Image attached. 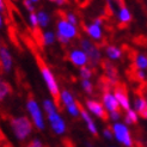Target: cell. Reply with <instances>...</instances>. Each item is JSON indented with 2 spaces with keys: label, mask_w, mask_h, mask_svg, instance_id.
Segmentation results:
<instances>
[{
  "label": "cell",
  "mask_w": 147,
  "mask_h": 147,
  "mask_svg": "<svg viewBox=\"0 0 147 147\" xmlns=\"http://www.w3.org/2000/svg\"><path fill=\"white\" fill-rule=\"evenodd\" d=\"M0 63L6 73H9L12 68V56L10 54L9 49L6 47L0 48Z\"/></svg>",
  "instance_id": "2e32d148"
},
{
  "label": "cell",
  "mask_w": 147,
  "mask_h": 147,
  "mask_svg": "<svg viewBox=\"0 0 147 147\" xmlns=\"http://www.w3.org/2000/svg\"><path fill=\"white\" fill-rule=\"evenodd\" d=\"M11 92H12V87L10 86V84H7L6 82L0 79V102L4 100L5 97Z\"/></svg>",
  "instance_id": "ffe728a7"
},
{
  "label": "cell",
  "mask_w": 147,
  "mask_h": 147,
  "mask_svg": "<svg viewBox=\"0 0 147 147\" xmlns=\"http://www.w3.org/2000/svg\"><path fill=\"white\" fill-rule=\"evenodd\" d=\"M56 34L62 35L63 37H66L67 40H72V38H76V37H79L80 36L76 25L69 23L66 18H59L57 19V32Z\"/></svg>",
  "instance_id": "277c9868"
},
{
  "label": "cell",
  "mask_w": 147,
  "mask_h": 147,
  "mask_svg": "<svg viewBox=\"0 0 147 147\" xmlns=\"http://www.w3.org/2000/svg\"><path fill=\"white\" fill-rule=\"evenodd\" d=\"M31 1H34V3H36V1H38V0H31Z\"/></svg>",
  "instance_id": "8d00e7d4"
},
{
  "label": "cell",
  "mask_w": 147,
  "mask_h": 147,
  "mask_svg": "<svg viewBox=\"0 0 147 147\" xmlns=\"http://www.w3.org/2000/svg\"><path fill=\"white\" fill-rule=\"evenodd\" d=\"M77 104H78V108H79L80 115H82L83 120H84V121L86 122V124H87V129H89V130L91 131V134H92L93 136H98V131H97L96 126H94V122H93V120L90 117V115L87 114L86 109L82 105V103H80V102H77Z\"/></svg>",
  "instance_id": "5bb4252c"
},
{
  "label": "cell",
  "mask_w": 147,
  "mask_h": 147,
  "mask_svg": "<svg viewBox=\"0 0 147 147\" xmlns=\"http://www.w3.org/2000/svg\"><path fill=\"white\" fill-rule=\"evenodd\" d=\"M48 120L51 124V128H53V130L56 134L61 135L66 131V124H65L63 120L60 117V115H59L56 111L48 114Z\"/></svg>",
  "instance_id": "9c48e42d"
},
{
  "label": "cell",
  "mask_w": 147,
  "mask_h": 147,
  "mask_svg": "<svg viewBox=\"0 0 147 147\" xmlns=\"http://www.w3.org/2000/svg\"><path fill=\"white\" fill-rule=\"evenodd\" d=\"M61 102L63 103V104L67 107V105H69V104H72V103H74L76 100H74V98H73V96L72 94L66 90V89H63L62 91H61Z\"/></svg>",
  "instance_id": "7402d4cb"
},
{
  "label": "cell",
  "mask_w": 147,
  "mask_h": 147,
  "mask_svg": "<svg viewBox=\"0 0 147 147\" xmlns=\"http://www.w3.org/2000/svg\"><path fill=\"white\" fill-rule=\"evenodd\" d=\"M124 122L127 124H136L138 123V113L131 109H128L127 115L124 117Z\"/></svg>",
  "instance_id": "44dd1931"
},
{
  "label": "cell",
  "mask_w": 147,
  "mask_h": 147,
  "mask_svg": "<svg viewBox=\"0 0 147 147\" xmlns=\"http://www.w3.org/2000/svg\"><path fill=\"white\" fill-rule=\"evenodd\" d=\"M11 126L13 129V133L19 141H24L29 136V134L32 131V126L30 120L25 116L16 117L11 120Z\"/></svg>",
  "instance_id": "7a4b0ae2"
},
{
  "label": "cell",
  "mask_w": 147,
  "mask_h": 147,
  "mask_svg": "<svg viewBox=\"0 0 147 147\" xmlns=\"http://www.w3.org/2000/svg\"><path fill=\"white\" fill-rule=\"evenodd\" d=\"M29 47H30V50L32 51V54L36 59V62H37V66L38 68L41 71V74L43 77V79H45V82L47 84V87L48 90L51 94V97H53V100L55 103V105L60 109V105H61V93H60V90H59V86H57V83L56 80L54 78V74L51 73L50 68L48 67V65L46 63V61L43 60V57L40 55V53L37 51V49L35 48V46L32 45H29Z\"/></svg>",
  "instance_id": "6da1fadb"
},
{
  "label": "cell",
  "mask_w": 147,
  "mask_h": 147,
  "mask_svg": "<svg viewBox=\"0 0 147 147\" xmlns=\"http://www.w3.org/2000/svg\"><path fill=\"white\" fill-rule=\"evenodd\" d=\"M43 108H45L46 113H47V115H48V114H50V113L56 111V108H57V107L55 105L54 102H51V100H49V99H46V100H43Z\"/></svg>",
  "instance_id": "cb8c5ba5"
},
{
  "label": "cell",
  "mask_w": 147,
  "mask_h": 147,
  "mask_svg": "<svg viewBox=\"0 0 147 147\" xmlns=\"http://www.w3.org/2000/svg\"><path fill=\"white\" fill-rule=\"evenodd\" d=\"M37 17H38V23H40V26L42 28H46L48 26L49 24V16L45 12V11H40L38 14H37Z\"/></svg>",
  "instance_id": "603a6c76"
},
{
  "label": "cell",
  "mask_w": 147,
  "mask_h": 147,
  "mask_svg": "<svg viewBox=\"0 0 147 147\" xmlns=\"http://www.w3.org/2000/svg\"><path fill=\"white\" fill-rule=\"evenodd\" d=\"M49 1L57 3V4H67V3H69V0H49Z\"/></svg>",
  "instance_id": "e575fe53"
},
{
  "label": "cell",
  "mask_w": 147,
  "mask_h": 147,
  "mask_svg": "<svg viewBox=\"0 0 147 147\" xmlns=\"http://www.w3.org/2000/svg\"><path fill=\"white\" fill-rule=\"evenodd\" d=\"M104 136L108 139V140H111L113 139V135H114V131H113V128H108V129H104Z\"/></svg>",
  "instance_id": "4dcf8cb0"
},
{
  "label": "cell",
  "mask_w": 147,
  "mask_h": 147,
  "mask_svg": "<svg viewBox=\"0 0 147 147\" xmlns=\"http://www.w3.org/2000/svg\"><path fill=\"white\" fill-rule=\"evenodd\" d=\"M134 67L138 68V69H146L147 68V57L144 56V55H140V54H135L134 55Z\"/></svg>",
  "instance_id": "d6986e66"
},
{
  "label": "cell",
  "mask_w": 147,
  "mask_h": 147,
  "mask_svg": "<svg viewBox=\"0 0 147 147\" xmlns=\"http://www.w3.org/2000/svg\"><path fill=\"white\" fill-rule=\"evenodd\" d=\"M85 31L89 34L93 40H96L97 42L102 41L103 35H102L100 25H98V24H96V23H93V24H91V25H89V26H85Z\"/></svg>",
  "instance_id": "e0dca14e"
},
{
  "label": "cell",
  "mask_w": 147,
  "mask_h": 147,
  "mask_svg": "<svg viewBox=\"0 0 147 147\" xmlns=\"http://www.w3.org/2000/svg\"><path fill=\"white\" fill-rule=\"evenodd\" d=\"M105 53L107 55L113 59V60H117V59H121L122 56V51L120 48H117L115 46H107L105 47Z\"/></svg>",
  "instance_id": "ac0fdd59"
},
{
  "label": "cell",
  "mask_w": 147,
  "mask_h": 147,
  "mask_svg": "<svg viewBox=\"0 0 147 147\" xmlns=\"http://www.w3.org/2000/svg\"><path fill=\"white\" fill-rule=\"evenodd\" d=\"M82 85H83V87H84V90L89 93V94H91L92 92H93V86H92V84H91V82L89 79H83V82H82Z\"/></svg>",
  "instance_id": "83f0119b"
},
{
  "label": "cell",
  "mask_w": 147,
  "mask_h": 147,
  "mask_svg": "<svg viewBox=\"0 0 147 147\" xmlns=\"http://www.w3.org/2000/svg\"><path fill=\"white\" fill-rule=\"evenodd\" d=\"M138 97L135 98L134 102V107H135V111L138 113L139 116H141L142 119L147 120V100L145 98L144 94L140 92H138Z\"/></svg>",
  "instance_id": "9a60e30c"
},
{
  "label": "cell",
  "mask_w": 147,
  "mask_h": 147,
  "mask_svg": "<svg viewBox=\"0 0 147 147\" xmlns=\"http://www.w3.org/2000/svg\"><path fill=\"white\" fill-rule=\"evenodd\" d=\"M111 128H113L114 135H115L117 141L123 144L124 146H127V147L133 146V140H131V138H130L129 130H128V128L126 126H124V124H122V123H115Z\"/></svg>",
  "instance_id": "5b68a950"
},
{
  "label": "cell",
  "mask_w": 147,
  "mask_h": 147,
  "mask_svg": "<svg viewBox=\"0 0 147 147\" xmlns=\"http://www.w3.org/2000/svg\"><path fill=\"white\" fill-rule=\"evenodd\" d=\"M114 94L116 99L119 100L120 105L122 109H124L127 111L128 109H130L129 105V100H128V93H127V87L123 83H119L117 82L114 85Z\"/></svg>",
  "instance_id": "52a82bcc"
},
{
  "label": "cell",
  "mask_w": 147,
  "mask_h": 147,
  "mask_svg": "<svg viewBox=\"0 0 147 147\" xmlns=\"http://www.w3.org/2000/svg\"><path fill=\"white\" fill-rule=\"evenodd\" d=\"M86 107H87V109H89L92 114H94L97 117H99L102 121L108 122V120H109L108 111H105L104 105L100 104L99 102L92 100V99H87L86 100Z\"/></svg>",
  "instance_id": "ba28073f"
},
{
  "label": "cell",
  "mask_w": 147,
  "mask_h": 147,
  "mask_svg": "<svg viewBox=\"0 0 147 147\" xmlns=\"http://www.w3.org/2000/svg\"><path fill=\"white\" fill-rule=\"evenodd\" d=\"M119 20H120V28H126L131 22V14L127 6L124 5V0H120V9H119Z\"/></svg>",
  "instance_id": "4fadbf2b"
},
{
  "label": "cell",
  "mask_w": 147,
  "mask_h": 147,
  "mask_svg": "<svg viewBox=\"0 0 147 147\" xmlns=\"http://www.w3.org/2000/svg\"><path fill=\"white\" fill-rule=\"evenodd\" d=\"M26 107H28V110L29 113L31 115V119L34 121V124L37 127L38 130H43L45 129V121H43V116H42V113L36 103L32 93H29V97H28V103H26Z\"/></svg>",
  "instance_id": "3957f363"
},
{
  "label": "cell",
  "mask_w": 147,
  "mask_h": 147,
  "mask_svg": "<svg viewBox=\"0 0 147 147\" xmlns=\"http://www.w3.org/2000/svg\"><path fill=\"white\" fill-rule=\"evenodd\" d=\"M121 117V113L120 111H111L110 113V119L114 120V121H117Z\"/></svg>",
  "instance_id": "1f68e13d"
},
{
  "label": "cell",
  "mask_w": 147,
  "mask_h": 147,
  "mask_svg": "<svg viewBox=\"0 0 147 147\" xmlns=\"http://www.w3.org/2000/svg\"><path fill=\"white\" fill-rule=\"evenodd\" d=\"M100 66H102V68L104 69L108 79L113 83V85H115L117 82H119V73H117V68L111 62H109L108 60H100Z\"/></svg>",
  "instance_id": "7c38bea8"
},
{
  "label": "cell",
  "mask_w": 147,
  "mask_h": 147,
  "mask_svg": "<svg viewBox=\"0 0 147 147\" xmlns=\"http://www.w3.org/2000/svg\"><path fill=\"white\" fill-rule=\"evenodd\" d=\"M103 105L109 113L111 111H120V103L116 99L115 94H111L110 91L103 92Z\"/></svg>",
  "instance_id": "30bf717a"
},
{
  "label": "cell",
  "mask_w": 147,
  "mask_h": 147,
  "mask_svg": "<svg viewBox=\"0 0 147 147\" xmlns=\"http://www.w3.org/2000/svg\"><path fill=\"white\" fill-rule=\"evenodd\" d=\"M23 5L25 6V9L28 10V11H30V12H34V6H32V4H31V0H23Z\"/></svg>",
  "instance_id": "f546056e"
},
{
  "label": "cell",
  "mask_w": 147,
  "mask_h": 147,
  "mask_svg": "<svg viewBox=\"0 0 147 147\" xmlns=\"http://www.w3.org/2000/svg\"><path fill=\"white\" fill-rule=\"evenodd\" d=\"M30 23H31L32 29L38 28V26H40V23H38V17H37V14L34 13V12H31V13H30Z\"/></svg>",
  "instance_id": "f1b7e54d"
},
{
  "label": "cell",
  "mask_w": 147,
  "mask_h": 147,
  "mask_svg": "<svg viewBox=\"0 0 147 147\" xmlns=\"http://www.w3.org/2000/svg\"><path fill=\"white\" fill-rule=\"evenodd\" d=\"M43 41H45V46H50L53 45L54 41H55V35L53 32H45L43 34Z\"/></svg>",
  "instance_id": "d4e9b609"
},
{
  "label": "cell",
  "mask_w": 147,
  "mask_h": 147,
  "mask_svg": "<svg viewBox=\"0 0 147 147\" xmlns=\"http://www.w3.org/2000/svg\"><path fill=\"white\" fill-rule=\"evenodd\" d=\"M80 46H82V49H84L85 53L89 55V60L91 61V63L94 66L98 62H100V54L98 48L93 45L92 42H90L89 40L83 38L80 41Z\"/></svg>",
  "instance_id": "8992f818"
},
{
  "label": "cell",
  "mask_w": 147,
  "mask_h": 147,
  "mask_svg": "<svg viewBox=\"0 0 147 147\" xmlns=\"http://www.w3.org/2000/svg\"><path fill=\"white\" fill-rule=\"evenodd\" d=\"M67 110H68V113H69L73 117H77V116H79V114H80L77 102H74V103H72V104L67 105Z\"/></svg>",
  "instance_id": "4316f807"
},
{
  "label": "cell",
  "mask_w": 147,
  "mask_h": 147,
  "mask_svg": "<svg viewBox=\"0 0 147 147\" xmlns=\"http://www.w3.org/2000/svg\"><path fill=\"white\" fill-rule=\"evenodd\" d=\"M0 12H1L3 14H6L7 13V7H6L5 0H0Z\"/></svg>",
  "instance_id": "d6a6232c"
},
{
  "label": "cell",
  "mask_w": 147,
  "mask_h": 147,
  "mask_svg": "<svg viewBox=\"0 0 147 147\" xmlns=\"http://www.w3.org/2000/svg\"><path fill=\"white\" fill-rule=\"evenodd\" d=\"M3 26V19H1V16H0V28Z\"/></svg>",
  "instance_id": "d590c367"
},
{
  "label": "cell",
  "mask_w": 147,
  "mask_h": 147,
  "mask_svg": "<svg viewBox=\"0 0 147 147\" xmlns=\"http://www.w3.org/2000/svg\"><path fill=\"white\" fill-rule=\"evenodd\" d=\"M68 59L71 60V62L77 66V67H83L89 61V57H87V54L83 50H79V49H74L72 50L69 55H68Z\"/></svg>",
  "instance_id": "8fae6325"
},
{
  "label": "cell",
  "mask_w": 147,
  "mask_h": 147,
  "mask_svg": "<svg viewBox=\"0 0 147 147\" xmlns=\"http://www.w3.org/2000/svg\"><path fill=\"white\" fill-rule=\"evenodd\" d=\"M29 146H31V147H41L42 142L40 140H37V139H35V140H32L30 144H29Z\"/></svg>",
  "instance_id": "836d02e7"
},
{
  "label": "cell",
  "mask_w": 147,
  "mask_h": 147,
  "mask_svg": "<svg viewBox=\"0 0 147 147\" xmlns=\"http://www.w3.org/2000/svg\"><path fill=\"white\" fill-rule=\"evenodd\" d=\"M80 76H82L83 79H90L92 77V68L87 67V66H83L82 68H80Z\"/></svg>",
  "instance_id": "484cf974"
}]
</instances>
